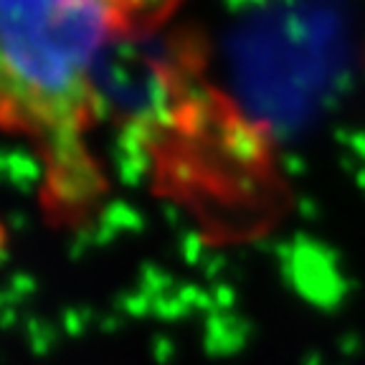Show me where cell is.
Wrapping results in <instances>:
<instances>
[{"mask_svg":"<svg viewBox=\"0 0 365 365\" xmlns=\"http://www.w3.org/2000/svg\"><path fill=\"white\" fill-rule=\"evenodd\" d=\"M155 312L163 314V317H178V314L185 312V304L180 299H158L155 302Z\"/></svg>","mask_w":365,"mask_h":365,"instance_id":"obj_18","label":"cell"},{"mask_svg":"<svg viewBox=\"0 0 365 365\" xmlns=\"http://www.w3.org/2000/svg\"><path fill=\"white\" fill-rule=\"evenodd\" d=\"M114 170H117V178L125 188H140L145 182V178L153 170V153L148 155H114Z\"/></svg>","mask_w":365,"mask_h":365,"instance_id":"obj_10","label":"cell"},{"mask_svg":"<svg viewBox=\"0 0 365 365\" xmlns=\"http://www.w3.org/2000/svg\"><path fill=\"white\" fill-rule=\"evenodd\" d=\"M350 150H353L355 158H360L365 163V132H353V137H350Z\"/></svg>","mask_w":365,"mask_h":365,"instance_id":"obj_26","label":"cell"},{"mask_svg":"<svg viewBox=\"0 0 365 365\" xmlns=\"http://www.w3.org/2000/svg\"><path fill=\"white\" fill-rule=\"evenodd\" d=\"M170 0H120L122 8H130V11L140 13V16H155V13L165 11V6Z\"/></svg>","mask_w":365,"mask_h":365,"instance_id":"obj_14","label":"cell"},{"mask_svg":"<svg viewBox=\"0 0 365 365\" xmlns=\"http://www.w3.org/2000/svg\"><path fill=\"white\" fill-rule=\"evenodd\" d=\"M145 99H148V120L160 130L178 127V112L173 107V91L163 71L150 68L145 79Z\"/></svg>","mask_w":365,"mask_h":365,"instance_id":"obj_6","label":"cell"},{"mask_svg":"<svg viewBox=\"0 0 365 365\" xmlns=\"http://www.w3.org/2000/svg\"><path fill=\"white\" fill-rule=\"evenodd\" d=\"M236 188L241 190V193H254V190H257V180H254V178L251 175H241V178H236Z\"/></svg>","mask_w":365,"mask_h":365,"instance_id":"obj_28","label":"cell"},{"mask_svg":"<svg viewBox=\"0 0 365 365\" xmlns=\"http://www.w3.org/2000/svg\"><path fill=\"white\" fill-rule=\"evenodd\" d=\"M226 267V257L223 254H211V257H205V262H203V272H205V277H216L221 269Z\"/></svg>","mask_w":365,"mask_h":365,"instance_id":"obj_23","label":"cell"},{"mask_svg":"<svg viewBox=\"0 0 365 365\" xmlns=\"http://www.w3.org/2000/svg\"><path fill=\"white\" fill-rule=\"evenodd\" d=\"M46 148L51 155L53 170H66V168H74L86 163L84 145H81L79 135V122H68V125L51 127L46 132Z\"/></svg>","mask_w":365,"mask_h":365,"instance_id":"obj_5","label":"cell"},{"mask_svg":"<svg viewBox=\"0 0 365 365\" xmlns=\"http://www.w3.org/2000/svg\"><path fill=\"white\" fill-rule=\"evenodd\" d=\"M180 257L195 267V264L205 262V236L198 234V231H185L180 236Z\"/></svg>","mask_w":365,"mask_h":365,"instance_id":"obj_11","label":"cell"},{"mask_svg":"<svg viewBox=\"0 0 365 365\" xmlns=\"http://www.w3.org/2000/svg\"><path fill=\"white\" fill-rule=\"evenodd\" d=\"M99 221L107 223L109 228H114L117 234L120 231H143L145 228V216L137 208H132L127 200H112L102 208Z\"/></svg>","mask_w":365,"mask_h":365,"instance_id":"obj_9","label":"cell"},{"mask_svg":"<svg viewBox=\"0 0 365 365\" xmlns=\"http://www.w3.org/2000/svg\"><path fill=\"white\" fill-rule=\"evenodd\" d=\"M89 246H97V244H94V231H89V228H81V231H76L74 239H71V246H68V257L76 262V259L84 257Z\"/></svg>","mask_w":365,"mask_h":365,"instance_id":"obj_15","label":"cell"},{"mask_svg":"<svg viewBox=\"0 0 365 365\" xmlns=\"http://www.w3.org/2000/svg\"><path fill=\"white\" fill-rule=\"evenodd\" d=\"M160 216L165 218V223L170 228H178L182 223V211L175 203H170V200H168V203H160Z\"/></svg>","mask_w":365,"mask_h":365,"instance_id":"obj_19","label":"cell"},{"mask_svg":"<svg viewBox=\"0 0 365 365\" xmlns=\"http://www.w3.org/2000/svg\"><path fill=\"white\" fill-rule=\"evenodd\" d=\"M213 297H216V304L218 307H231L234 304V289L228 284H218L216 287V292H213Z\"/></svg>","mask_w":365,"mask_h":365,"instance_id":"obj_25","label":"cell"},{"mask_svg":"<svg viewBox=\"0 0 365 365\" xmlns=\"http://www.w3.org/2000/svg\"><path fill=\"white\" fill-rule=\"evenodd\" d=\"M0 170L11 188L21 190V193H34L38 188V182L43 180V163L29 150H6L0 158Z\"/></svg>","mask_w":365,"mask_h":365,"instance_id":"obj_4","label":"cell"},{"mask_svg":"<svg viewBox=\"0 0 365 365\" xmlns=\"http://www.w3.org/2000/svg\"><path fill=\"white\" fill-rule=\"evenodd\" d=\"M297 211H299V216H304L307 221H312V218H317V203H314L309 195H302V198L297 200Z\"/></svg>","mask_w":365,"mask_h":365,"instance_id":"obj_24","label":"cell"},{"mask_svg":"<svg viewBox=\"0 0 365 365\" xmlns=\"http://www.w3.org/2000/svg\"><path fill=\"white\" fill-rule=\"evenodd\" d=\"M223 3H226L228 11H234V13L244 11V8H249V6H257V0H223Z\"/></svg>","mask_w":365,"mask_h":365,"instance_id":"obj_29","label":"cell"},{"mask_svg":"<svg viewBox=\"0 0 365 365\" xmlns=\"http://www.w3.org/2000/svg\"><path fill=\"white\" fill-rule=\"evenodd\" d=\"M150 304H155V302L150 299V294H145V292H140V294L125 297V309L130 314H145L150 309Z\"/></svg>","mask_w":365,"mask_h":365,"instance_id":"obj_17","label":"cell"},{"mask_svg":"<svg viewBox=\"0 0 365 365\" xmlns=\"http://www.w3.org/2000/svg\"><path fill=\"white\" fill-rule=\"evenodd\" d=\"M170 173H173V178H175L178 182H193V178H195L193 165H190V163H185V160H175V163L170 165Z\"/></svg>","mask_w":365,"mask_h":365,"instance_id":"obj_20","label":"cell"},{"mask_svg":"<svg viewBox=\"0 0 365 365\" xmlns=\"http://www.w3.org/2000/svg\"><path fill=\"white\" fill-rule=\"evenodd\" d=\"M91 231H94V244H97V246H109L114 241V236H117V231H114V228H109L107 223H102V221L91 228Z\"/></svg>","mask_w":365,"mask_h":365,"instance_id":"obj_22","label":"cell"},{"mask_svg":"<svg viewBox=\"0 0 365 365\" xmlns=\"http://www.w3.org/2000/svg\"><path fill=\"white\" fill-rule=\"evenodd\" d=\"M140 279H143V292L145 294H160L173 284V277L168 272H163L155 264H145L143 272H140Z\"/></svg>","mask_w":365,"mask_h":365,"instance_id":"obj_12","label":"cell"},{"mask_svg":"<svg viewBox=\"0 0 365 365\" xmlns=\"http://www.w3.org/2000/svg\"><path fill=\"white\" fill-rule=\"evenodd\" d=\"M223 150L239 163V165H254L264 155V140L259 130L241 120H231L223 127Z\"/></svg>","mask_w":365,"mask_h":365,"instance_id":"obj_7","label":"cell"},{"mask_svg":"<svg viewBox=\"0 0 365 365\" xmlns=\"http://www.w3.org/2000/svg\"><path fill=\"white\" fill-rule=\"evenodd\" d=\"M160 127L153 125L148 120H135L132 117L125 127L117 135V143H114V155H148L150 148L158 143Z\"/></svg>","mask_w":365,"mask_h":365,"instance_id":"obj_8","label":"cell"},{"mask_svg":"<svg viewBox=\"0 0 365 365\" xmlns=\"http://www.w3.org/2000/svg\"><path fill=\"white\" fill-rule=\"evenodd\" d=\"M282 170L287 173V175L292 178H299L307 173V160L302 158V155H297V153H284L282 155Z\"/></svg>","mask_w":365,"mask_h":365,"instance_id":"obj_16","label":"cell"},{"mask_svg":"<svg viewBox=\"0 0 365 365\" xmlns=\"http://www.w3.org/2000/svg\"><path fill=\"white\" fill-rule=\"evenodd\" d=\"M335 143L337 145H350V137H353V132H348V130H342V127H337L335 130Z\"/></svg>","mask_w":365,"mask_h":365,"instance_id":"obj_30","label":"cell"},{"mask_svg":"<svg viewBox=\"0 0 365 365\" xmlns=\"http://www.w3.org/2000/svg\"><path fill=\"white\" fill-rule=\"evenodd\" d=\"M117 0H0L3 99L23 125L79 122L91 66L109 38Z\"/></svg>","mask_w":365,"mask_h":365,"instance_id":"obj_1","label":"cell"},{"mask_svg":"<svg viewBox=\"0 0 365 365\" xmlns=\"http://www.w3.org/2000/svg\"><path fill=\"white\" fill-rule=\"evenodd\" d=\"M282 269L299 289V294L317 302L319 307L337 302L342 297V279L337 277V251L327 244L299 234L292 241V257L282 262Z\"/></svg>","mask_w":365,"mask_h":365,"instance_id":"obj_2","label":"cell"},{"mask_svg":"<svg viewBox=\"0 0 365 365\" xmlns=\"http://www.w3.org/2000/svg\"><path fill=\"white\" fill-rule=\"evenodd\" d=\"M34 289H36L34 277H29V274H16V277H13V294H16L18 299L26 297V294H31Z\"/></svg>","mask_w":365,"mask_h":365,"instance_id":"obj_21","label":"cell"},{"mask_svg":"<svg viewBox=\"0 0 365 365\" xmlns=\"http://www.w3.org/2000/svg\"><path fill=\"white\" fill-rule=\"evenodd\" d=\"M8 226H11L13 231H23V228L29 226V216L21 211H13L11 216H8Z\"/></svg>","mask_w":365,"mask_h":365,"instance_id":"obj_27","label":"cell"},{"mask_svg":"<svg viewBox=\"0 0 365 365\" xmlns=\"http://www.w3.org/2000/svg\"><path fill=\"white\" fill-rule=\"evenodd\" d=\"M99 190H102V178L89 160L66 170H53L51 175V193L61 203H89L91 198H97Z\"/></svg>","mask_w":365,"mask_h":365,"instance_id":"obj_3","label":"cell"},{"mask_svg":"<svg viewBox=\"0 0 365 365\" xmlns=\"http://www.w3.org/2000/svg\"><path fill=\"white\" fill-rule=\"evenodd\" d=\"M86 114H89L91 120H97V122H107L109 117H112V114H114V102L109 99L107 91L91 89L89 102H86Z\"/></svg>","mask_w":365,"mask_h":365,"instance_id":"obj_13","label":"cell"},{"mask_svg":"<svg viewBox=\"0 0 365 365\" xmlns=\"http://www.w3.org/2000/svg\"><path fill=\"white\" fill-rule=\"evenodd\" d=\"M340 168H342V170H350V173H358V170H360V168L355 165V160H353V158H342V160H340Z\"/></svg>","mask_w":365,"mask_h":365,"instance_id":"obj_31","label":"cell"},{"mask_svg":"<svg viewBox=\"0 0 365 365\" xmlns=\"http://www.w3.org/2000/svg\"><path fill=\"white\" fill-rule=\"evenodd\" d=\"M355 182H358V188L365 193V165H360V170L355 173Z\"/></svg>","mask_w":365,"mask_h":365,"instance_id":"obj_32","label":"cell"},{"mask_svg":"<svg viewBox=\"0 0 365 365\" xmlns=\"http://www.w3.org/2000/svg\"><path fill=\"white\" fill-rule=\"evenodd\" d=\"M287 3H292V0H287Z\"/></svg>","mask_w":365,"mask_h":365,"instance_id":"obj_33","label":"cell"}]
</instances>
